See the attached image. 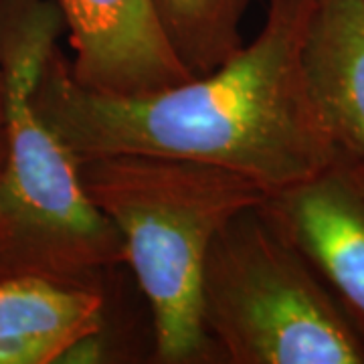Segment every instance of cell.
Here are the masks:
<instances>
[{
    "label": "cell",
    "mask_w": 364,
    "mask_h": 364,
    "mask_svg": "<svg viewBox=\"0 0 364 364\" xmlns=\"http://www.w3.org/2000/svg\"><path fill=\"white\" fill-rule=\"evenodd\" d=\"M77 168L148 299L158 363H208L217 354L200 304L208 249L237 213L259 205L263 188L233 170L154 154H85Z\"/></svg>",
    "instance_id": "cell-3"
},
{
    "label": "cell",
    "mask_w": 364,
    "mask_h": 364,
    "mask_svg": "<svg viewBox=\"0 0 364 364\" xmlns=\"http://www.w3.org/2000/svg\"><path fill=\"white\" fill-rule=\"evenodd\" d=\"M73 51L71 75L83 87L134 97L195 75L174 53L154 0H55Z\"/></svg>",
    "instance_id": "cell-6"
},
{
    "label": "cell",
    "mask_w": 364,
    "mask_h": 364,
    "mask_svg": "<svg viewBox=\"0 0 364 364\" xmlns=\"http://www.w3.org/2000/svg\"><path fill=\"white\" fill-rule=\"evenodd\" d=\"M203 324L235 364H364V338L261 203L237 213L208 249Z\"/></svg>",
    "instance_id": "cell-4"
},
{
    "label": "cell",
    "mask_w": 364,
    "mask_h": 364,
    "mask_svg": "<svg viewBox=\"0 0 364 364\" xmlns=\"http://www.w3.org/2000/svg\"><path fill=\"white\" fill-rule=\"evenodd\" d=\"M67 35L55 0H0L6 154L0 168V279L45 275L104 286L126 247L79 181L77 156L43 119L33 91Z\"/></svg>",
    "instance_id": "cell-2"
},
{
    "label": "cell",
    "mask_w": 364,
    "mask_h": 364,
    "mask_svg": "<svg viewBox=\"0 0 364 364\" xmlns=\"http://www.w3.org/2000/svg\"><path fill=\"white\" fill-rule=\"evenodd\" d=\"M104 286L45 275L0 279V364L63 363L104 330Z\"/></svg>",
    "instance_id": "cell-7"
},
{
    "label": "cell",
    "mask_w": 364,
    "mask_h": 364,
    "mask_svg": "<svg viewBox=\"0 0 364 364\" xmlns=\"http://www.w3.org/2000/svg\"><path fill=\"white\" fill-rule=\"evenodd\" d=\"M261 210L312 265L364 338V158L338 146L312 176L265 195Z\"/></svg>",
    "instance_id": "cell-5"
},
{
    "label": "cell",
    "mask_w": 364,
    "mask_h": 364,
    "mask_svg": "<svg viewBox=\"0 0 364 364\" xmlns=\"http://www.w3.org/2000/svg\"><path fill=\"white\" fill-rule=\"evenodd\" d=\"M253 0H154L158 21L193 75L229 61L245 41L241 26Z\"/></svg>",
    "instance_id": "cell-9"
},
{
    "label": "cell",
    "mask_w": 364,
    "mask_h": 364,
    "mask_svg": "<svg viewBox=\"0 0 364 364\" xmlns=\"http://www.w3.org/2000/svg\"><path fill=\"white\" fill-rule=\"evenodd\" d=\"M314 0H267L257 37L207 75L122 97L75 81L57 45L33 102L75 156L154 154L233 170L265 195L312 176L336 154L306 71Z\"/></svg>",
    "instance_id": "cell-1"
},
{
    "label": "cell",
    "mask_w": 364,
    "mask_h": 364,
    "mask_svg": "<svg viewBox=\"0 0 364 364\" xmlns=\"http://www.w3.org/2000/svg\"><path fill=\"white\" fill-rule=\"evenodd\" d=\"M306 71L338 146L364 158V0H314Z\"/></svg>",
    "instance_id": "cell-8"
},
{
    "label": "cell",
    "mask_w": 364,
    "mask_h": 364,
    "mask_svg": "<svg viewBox=\"0 0 364 364\" xmlns=\"http://www.w3.org/2000/svg\"><path fill=\"white\" fill-rule=\"evenodd\" d=\"M6 154V90H4V73L0 67V168Z\"/></svg>",
    "instance_id": "cell-10"
}]
</instances>
